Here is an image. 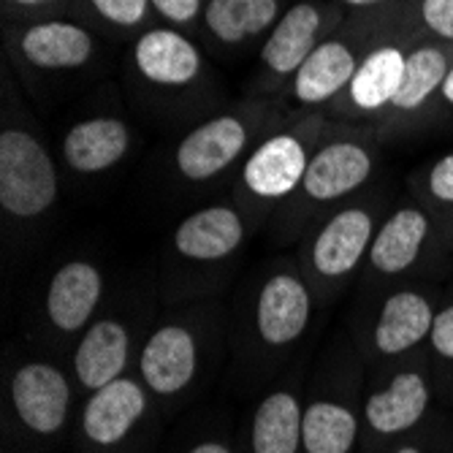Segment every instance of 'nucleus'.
Returning <instances> with one entry per match:
<instances>
[{
  "label": "nucleus",
  "instance_id": "34",
  "mask_svg": "<svg viewBox=\"0 0 453 453\" xmlns=\"http://www.w3.org/2000/svg\"><path fill=\"white\" fill-rule=\"evenodd\" d=\"M394 453H421V450H418L416 445H402V448H396Z\"/></svg>",
  "mask_w": 453,
  "mask_h": 453
},
{
  "label": "nucleus",
  "instance_id": "11",
  "mask_svg": "<svg viewBox=\"0 0 453 453\" xmlns=\"http://www.w3.org/2000/svg\"><path fill=\"white\" fill-rule=\"evenodd\" d=\"M369 174H372V157L361 144L334 142L310 157L302 188L315 201H334L361 188Z\"/></svg>",
  "mask_w": 453,
  "mask_h": 453
},
{
  "label": "nucleus",
  "instance_id": "22",
  "mask_svg": "<svg viewBox=\"0 0 453 453\" xmlns=\"http://www.w3.org/2000/svg\"><path fill=\"white\" fill-rule=\"evenodd\" d=\"M358 440V416L342 402L318 399L304 407L302 450L304 453H353Z\"/></svg>",
  "mask_w": 453,
  "mask_h": 453
},
{
  "label": "nucleus",
  "instance_id": "32",
  "mask_svg": "<svg viewBox=\"0 0 453 453\" xmlns=\"http://www.w3.org/2000/svg\"><path fill=\"white\" fill-rule=\"evenodd\" d=\"M440 90H442V98L453 106V68L448 71V76H445V81H442V88H440Z\"/></svg>",
  "mask_w": 453,
  "mask_h": 453
},
{
  "label": "nucleus",
  "instance_id": "1",
  "mask_svg": "<svg viewBox=\"0 0 453 453\" xmlns=\"http://www.w3.org/2000/svg\"><path fill=\"white\" fill-rule=\"evenodd\" d=\"M58 198V172L50 152L25 131L0 136V203L14 218L44 215Z\"/></svg>",
  "mask_w": 453,
  "mask_h": 453
},
{
  "label": "nucleus",
  "instance_id": "27",
  "mask_svg": "<svg viewBox=\"0 0 453 453\" xmlns=\"http://www.w3.org/2000/svg\"><path fill=\"white\" fill-rule=\"evenodd\" d=\"M421 17L429 30L453 41V0H424Z\"/></svg>",
  "mask_w": 453,
  "mask_h": 453
},
{
  "label": "nucleus",
  "instance_id": "12",
  "mask_svg": "<svg viewBox=\"0 0 453 453\" xmlns=\"http://www.w3.org/2000/svg\"><path fill=\"white\" fill-rule=\"evenodd\" d=\"M372 218L364 210H342L312 242V266L323 277H345L372 247Z\"/></svg>",
  "mask_w": 453,
  "mask_h": 453
},
{
  "label": "nucleus",
  "instance_id": "3",
  "mask_svg": "<svg viewBox=\"0 0 453 453\" xmlns=\"http://www.w3.org/2000/svg\"><path fill=\"white\" fill-rule=\"evenodd\" d=\"M139 372L144 386L155 396L182 394L198 372V342L182 323H166L155 328L139 356Z\"/></svg>",
  "mask_w": 453,
  "mask_h": 453
},
{
  "label": "nucleus",
  "instance_id": "31",
  "mask_svg": "<svg viewBox=\"0 0 453 453\" xmlns=\"http://www.w3.org/2000/svg\"><path fill=\"white\" fill-rule=\"evenodd\" d=\"M190 453H231V448L218 440H203L196 448H190Z\"/></svg>",
  "mask_w": 453,
  "mask_h": 453
},
{
  "label": "nucleus",
  "instance_id": "8",
  "mask_svg": "<svg viewBox=\"0 0 453 453\" xmlns=\"http://www.w3.org/2000/svg\"><path fill=\"white\" fill-rule=\"evenodd\" d=\"M104 294L101 272L88 261L63 264L47 291V318L60 334L81 332L98 310Z\"/></svg>",
  "mask_w": 453,
  "mask_h": 453
},
{
  "label": "nucleus",
  "instance_id": "24",
  "mask_svg": "<svg viewBox=\"0 0 453 453\" xmlns=\"http://www.w3.org/2000/svg\"><path fill=\"white\" fill-rule=\"evenodd\" d=\"M203 19L223 44H239L277 19V0H210Z\"/></svg>",
  "mask_w": 453,
  "mask_h": 453
},
{
  "label": "nucleus",
  "instance_id": "7",
  "mask_svg": "<svg viewBox=\"0 0 453 453\" xmlns=\"http://www.w3.org/2000/svg\"><path fill=\"white\" fill-rule=\"evenodd\" d=\"M131 361V332L126 323L101 318L81 334L73 353V375L90 394L126 375Z\"/></svg>",
  "mask_w": 453,
  "mask_h": 453
},
{
  "label": "nucleus",
  "instance_id": "21",
  "mask_svg": "<svg viewBox=\"0 0 453 453\" xmlns=\"http://www.w3.org/2000/svg\"><path fill=\"white\" fill-rule=\"evenodd\" d=\"M356 68V58L342 41H323L296 71L294 96L302 104H323L350 85Z\"/></svg>",
  "mask_w": 453,
  "mask_h": 453
},
{
  "label": "nucleus",
  "instance_id": "5",
  "mask_svg": "<svg viewBox=\"0 0 453 453\" xmlns=\"http://www.w3.org/2000/svg\"><path fill=\"white\" fill-rule=\"evenodd\" d=\"M147 388L139 380L117 378L109 386L90 394L81 410V434L88 442L109 448L126 440L147 413Z\"/></svg>",
  "mask_w": 453,
  "mask_h": 453
},
{
  "label": "nucleus",
  "instance_id": "29",
  "mask_svg": "<svg viewBox=\"0 0 453 453\" xmlns=\"http://www.w3.org/2000/svg\"><path fill=\"white\" fill-rule=\"evenodd\" d=\"M429 190L437 201L453 203V155H445L429 172Z\"/></svg>",
  "mask_w": 453,
  "mask_h": 453
},
{
  "label": "nucleus",
  "instance_id": "16",
  "mask_svg": "<svg viewBox=\"0 0 453 453\" xmlns=\"http://www.w3.org/2000/svg\"><path fill=\"white\" fill-rule=\"evenodd\" d=\"M131 134L126 122L114 117H96L73 126L63 142V155L68 166L81 174H98L111 169L128 152Z\"/></svg>",
  "mask_w": 453,
  "mask_h": 453
},
{
  "label": "nucleus",
  "instance_id": "10",
  "mask_svg": "<svg viewBox=\"0 0 453 453\" xmlns=\"http://www.w3.org/2000/svg\"><path fill=\"white\" fill-rule=\"evenodd\" d=\"M307 163L310 157L296 136H272L247 157L244 185L261 198H282L304 182Z\"/></svg>",
  "mask_w": 453,
  "mask_h": 453
},
{
  "label": "nucleus",
  "instance_id": "23",
  "mask_svg": "<svg viewBox=\"0 0 453 453\" xmlns=\"http://www.w3.org/2000/svg\"><path fill=\"white\" fill-rule=\"evenodd\" d=\"M404 63L407 58L396 47L375 50L350 79V101L364 111H375L386 104H394L404 76Z\"/></svg>",
  "mask_w": 453,
  "mask_h": 453
},
{
  "label": "nucleus",
  "instance_id": "14",
  "mask_svg": "<svg viewBox=\"0 0 453 453\" xmlns=\"http://www.w3.org/2000/svg\"><path fill=\"white\" fill-rule=\"evenodd\" d=\"M136 68L152 85L160 88H182L198 76L201 55L182 33L157 27L144 33L134 50Z\"/></svg>",
  "mask_w": 453,
  "mask_h": 453
},
{
  "label": "nucleus",
  "instance_id": "4",
  "mask_svg": "<svg viewBox=\"0 0 453 453\" xmlns=\"http://www.w3.org/2000/svg\"><path fill=\"white\" fill-rule=\"evenodd\" d=\"M312 299L307 285L296 274H272L256 304V328L264 345L288 348L294 345L310 326Z\"/></svg>",
  "mask_w": 453,
  "mask_h": 453
},
{
  "label": "nucleus",
  "instance_id": "15",
  "mask_svg": "<svg viewBox=\"0 0 453 453\" xmlns=\"http://www.w3.org/2000/svg\"><path fill=\"white\" fill-rule=\"evenodd\" d=\"M244 239V223L231 207H207L177 226V253L190 261H220Z\"/></svg>",
  "mask_w": 453,
  "mask_h": 453
},
{
  "label": "nucleus",
  "instance_id": "28",
  "mask_svg": "<svg viewBox=\"0 0 453 453\" xmlns=\"http://www.w3.org/2000/svg\"><path fill=\"white\" fill-rule=\"evenodd\" d=\"M429 342H432L437 356L453 361V304H448L445 310H440L434 315V326H432Z\"/></svg>",
  "mask_w": 453,
  "mask_h": 453
},
{
  "label": "nucleus",
  "instance_id": "35",
  "mask_svg": "<svg viewBox=\"0 0 453 453\" xmlns=\"http://www.w3.org/2000/svg\"><path fill=\"white\" fill-rule=\"evenodd\" d=\"M17 4H25V6H33V4H44V0H17Z\"/></svg>",
  "mask_w": 453,
  "mask_h": 453
},
{
  "label": "nucleus",
  "instance_id": "17",
  "mask_svg": "<svg viewBox=\"0 0 453 453\" xmlns=\"http://www.w3.org/2000/svg\"><path fill=\"white\" fill-rule=\"evenodd\" d=\"M304 407L296 394L277 388L261 399L250 421L253 453H299Z\"/></svg>",
  "mask_w": 453,
  "mask_h": 453
},
{
  "label": "nucleus",
  "instance_id": "26",
  "mask_svg": "<svg viewBox=\"0 0 453 453\" xmlns=\"http://www.w3.org/2000/svg\"><path fill=\"white\" fill-rule=\"evenodd\" d=\"M96 12L119 27H136L147 17L150 0H93Z\"/></svg>",
  "mask_w": 453,
  "mask_h": 453
},
{
  "label": "nucleus",
  "instance_id": "33",
  "mask_svg": "<svg viewBox=\"0 0 453 453\" xmlns=\"http://www.w3.org/2000/svg\"><path fill=\"white\" fill-rule=\"evenodd\" d=\"M345 4H350V6H375V4H380V0H345Z\"/></svg>",
  "mask_w": 453,
  "mask_h": 453
},
{
  "label": "nucleus",
  "instance_id": "18",
  "mask_svg": "<svg viewBox=\"0 0 453 453\" xmlns=\"http://www.w3.org/2000/svg\"><path fill=\"white\" fill-rule=\"evenodd\" d=\"M318 30H320V12L312 4H296L288 9L277 22V27L272 30V35L266 38L261 52L269 71H274L277 76L296 73L318 47L315 44Z\"/></svg>",
  "mask_w": 453,
  "mask_h": 453
},
{
  "label": "nucleus",
  "instance_id": "20",
  "mask_svg": "<svg viewBox=\"0 0 453 453\" xmlns=\"http://www.w3.org/2000/svg\"><path fill=\"white\" fill-rule=\"evenodd\" d=\"M22 55L47 71L79 68L93 55V38L71 22H38L22 35Z\"/></svg>",
  "mask_w": 453,
  "mask_h": 453
},
{
  "label": "nucleus",
  "instance_id": "13",
  "mask_svg": "<svg viewBox=\"0 0 453 453\" xmlns=\"http://www.w3.org/2000/svg\"><path fill=\"white\" fill-rule=\"evenodd\" d=\"M434 307L418 291H399L378 312L372 342L380 356H399L421 345L434 326Z\"/></svg>",
  "mask_w": 453,
  "mask_h": 453
},
{
  "label": "nucleus",
  "instance_id": "9",
  "mask_svg": "<svg viewBox=\"0 0 453 453\" xmlns=\"http://www.w3.org/2000/svg\"><path fill=\"white\" fill-rule=\"evenodd\" d=\"M432 391L421 372H399L391 383L375 394H369L364 402V421L380 437H394L407 429H413L429 410Z\"/></svg>",
  "mask_w": 453,
  "mask_h": 453
},
{
  "label": "nucleus",
  "instance_id": "6",
  "mask_svg": "<svg viewBox=\"0 0 453 453\" xmlns=\"http://www.w3.org/2000/svg\"><path fill=\"white\" fill-rule=\"evenodd\" d=\"M247 144V131L236 117H215L190 131L177 147V169L190 182L212 180L226 172Z\"/></svg>",
  "mask_w": 453,
  "mask_h": 453
},
{
  "label": "nucleus",
  "instance_id": "25",
  "mask_svg": "<svg viewBox=\"0 0 453 453\" xmlns=\"http://www.w3.org/2000/svg\"><path fill=\"white\" fill-rule=\"evenodd\" d=\"M445 76H448L445 52H440L434 47H421L416 52H410L407 63H404L399 93L391 106H396L402 111H413V109L424 106L429 101V96L437 88H442Z\"/></svg>",
  "mask_w": 453,
  "mask_h": 453
},
{
  "label": "nucleus",
  "instance_id": "2",
  "mask_svg": "<svg viewBox=\"0 0 453 453\" xmlns=\"http://www.w3.org/2000/svg\"><path fill=\"white\" fill-rule=\"evenodd\" d=\"M9 391L14 413L27 432L38 437L63 432L71 410V386L58 366L47 361L22 364L12 375Z\"/></svg>",
  "mask_w": 453,
  "mask_h": 453
},
{
  "label": "nucleus",
  "instance_id": "19",
  "mask_svg": "<svg viewBox=\"0 0 453 453\" xmlns=\"http://www.w3.org/2000/svg\"><path fill=\"white\" fill-rule=\"evenodd\" d=\"M429 236V218L416 210L404 207L394 212L369 247V261L380 274H402L416 264L421 247Z\"/></svg>",
  "mask_w": 453,
  "mask_h": 453
},
{
  "label": "nucleus",
  "instance_id": "30",
  "mask_svg": "<svg viewBox=\"0 0 453 453\" xmlns=\"http://www.w3.org/2000/svg\"><path fill=\"white\" fill-rule=\"evenodd\" d=\"M150 4L177 25L190 22L198 12H201V0H150Z\"/></svg>",
  "mask_w": 453,
  "mask_h": 453
}]
</instances>
